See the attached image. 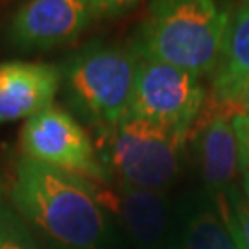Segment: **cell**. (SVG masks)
<instances>
[{
	"mask_svg": "<svg viewBox=\"0 0 249 249\" xmlns=\"http://www.w3.org/2000/svg\"><path fill=\"white\" fill-rule=\"evenodd\" d=\"M9 196L20 220L55 249H102L109 236V187L22 155Z\"/></svg>",
	"mask_w": 249,
	"mask_h": 249,
	"instance_id": "obj_1",
	"label": "cell"
},
{
	"mask_svg": "<svg viewBox=\"0 0 249 249\" xmlns=\"http://www.w3.org/2000/svg\"><path fill=\"white\" fill-rule=\"evenodd\" d=\"M231 15L216 0H151L135 37V53L213 78Z\"/></svg>",
	"mask_w": 249,
	"mask_h": 249,
	"instance_id": "obj_2",
	"label": "cell"
},
{
	"mask_svg": "<svg viewBox=\"0 0 249 249\" xmlns=\"http://www.w3.org/2000/svg\"><path fill=\"white\" fill-rule=\"evenodd\" d=\"M139 55L133 48L89 43L61 67V87L69 106L98 131L131 113Z\"/></svg>",
	"mask_w": 249,
	"mask_h": 249,
	"instance_id": "obj_3",
	"label": "cell"
},
{
	"mask_svg": "<svg viewBox=\"0 0 249 249\" xmlns=\"http://www.w3.org/2000/svg\"><path fill=\"white\" fill-rule=\"evenodd\" d=\"M187 139V131L127 116L100 131L98 155L115 187L166 192L179 178Z\"/></svg>",
	"mask_w": 249,
	"mask_h": 249,
	"instance_id": "obj_4",
	"label": "cell"
},
{
	"mask_svg": "<svg viewBox=\"0 0 249 249\" xmlns=\"http://www.w3.org/2000/svg\"><path fill=\"white\" fill-rule=\"evenodd\" d=\"M22 155L109 187V178L87 129L65 109L50 106L28 118L20 131Z\"/></svg>",
	"mask_w": 249,
	"mask_h": 249,
	"instance_id": "obj_5",
	"label": "cell"
},
{
	"mask_svg": "<svg viewBox=\"0 0 249 249\" xmlns=\"http://www.w3.org/2000/svg\"><path fill=\"white\" fill-rule=\"evenodd\" d=\"M205 100L207 89L196 74L168 63L139 57L129 116L190 135Z\"/></svg>",
	"mask_w": 249,
	"mask_h": 249,
	"instance_id": "obj_6",
	"label": "cell"
},
{
	"mask_svg": "<svg viewBox=\"0 0 249 249\" xmlns=\"http://www.w3.org/2000/svg\"><path fill=\"white\" fill-rule=\"evenodd\" d=\"M89 0H28L9 20L6 41L18 50L69 45L94 22Z\"/></svg>",
	"mask_w": 249,
	"mask_h": 249,
	"instance_id": "obj_7",
	"label": "cell"
},
{
	"mask_svg": "<svg viewBox=\"0 0 249 249\" xmlns=\"http://www.w3.org/2000/svg\"><path fill=\"white\" fill-rule=\"evenodd\" d=\"M61 69L48 63H0V124L32 118L53 106Z\"/></svg>",
	"mask_w": 249,
	"mask_h": 249,
	"instance_id": "obj_8",
	"label": "cell"
},
{
	"mask_svg": "<svg viewBox=\"0 0 249 249\" xmlns=\"http://www.w3.org/2000/svg\"><path fill=\"white\" fill-rule=\"evenodd\" d=\"M192 146L196 155L197 170L205 187L218 196L232 188L240 172L238 144L229 116L203 107L196 120Z\"/></svg>",
	"mask_w": 249,
	"mask_h": 249,
	"instance_id": "obj_9",
	"label": "cell"
},
{
	"mask_svg": "<svg viewBox=\"0 0 249 249\" xmlns=\"http://www.w3.org/2000/svg\"><path fill=\"white\" fill-rule=\"evenodd\" d=\"M111 209L122 218L125 231L142 249H159L170 227V199L164 190L115 187Z\"/></svg>",
	"mask_w": 249,
	"mask_h": 249,
	"instance_id": "obj_10",
	"label": "cell"
},
{
	"mask_svg": "<svg viewBox=\"0 0 249 249\" xmlns=\"http://www.w3.org/2000/svg\"><path fill=\"white\" fill-rule=\"evenodd\" d=\"M249 78V0L231 15L220 65L207 98L222 100Z\"/></svg>",
	"mask_w": 249,
	"mask_h": 249,
	"instance_id": "obj_11",
	"label": "cell"
},
{
	"mask_svg": "<svg viewBox=\"0 0 249 249\" xmlns=\"http://www.w3.org/2000/svg\"><path fill=\"white\" fill-rule=\"evenodd\" d=\"M176 249H238L220 211L203 203L192 205L176 234Z\"/></svg>",
	"mask_w": 249,
	"mask_h": 249,
	"instance_id": "obj_12",
	"label": "cell"
},
{
	"mask_svg": "<svg viewBox=\"0 0 249 249\" xmlns=\"http://www.w3.org/2000/svg\"><path fill=\"white\" fill-rule=\"evenodd\" d=\"M218 211L227 223L238 249H249V201L232 187L220 194Z\"/></svg>",
	"mask_w": 249,
	"mask_h": 249,
	"instance_id": "obj_13",
	"label": "cell"
},
{
	"mask_svg": "<svg viewBox=\"0 0 249 249\" xmlns=\"http://www.w3.org/2000/svg\"><path fill=\"white\" fill-rule=\"evenodd\" d=\"M0 249H39L26 223L9 211L0 213Z\"/></svg>",
	"mask_w": 249,
	"mask_h": 249,
	"instance_id": "obj_14",
	"label": "cell"
},
{
	"mask_svg": "<svg viewBox=\"0 0 249 249\" xmlns=\"http://www.w3.org/2000/svg\"><path fill=\"white\" fill-rule=\"evenodd\" d=\"M207 109H213L216 113L229 116H238V115H249V78L246 81H242L236 89L229 92L225 98L222 100H205Z\"/></svg>",
	"mask_w": 249,
	"mask_h": 249,
	"instance_id": "obj_15",
	"label": "cell"
},
{
	"mask_svg": "<svg viewBox=\"0 0 249 249\" xmlns=\"http://www.w3.org/2000/svg\"><path fill=\"white\" fill-rule=\"evenodd\" d=\"M96 17H122L133 11L142 0H89Z\"/></svg>",
	"mask_w": 249,
	"mask_h": 249,
	"instance_id": "obj_16",
	"label": "cell"
},
{
	"mask_svg": "<svg viewBox=\"0 0 249 249\" xmlns=\"http://www.w3.org/2000/svg\"><path fill=\"white\" fill-rule=\"evenodd\" d=\"M232 129L236 135L238 144V159H240V172L249 168V115L232 116Z\"/></svg>",
	"mask_w": 249,
	"mask_h": 249,
	"instance_id": "obj_17",
	"label": "cell"
},
{
	"mask_svg": "<svg viewBox=\"0 0 249 249\" xmlns=\"http://www.w3.org/2000/svg\"><path fill=\"white\" fill-rule=\"evenodd\" d=\"M242 188H244V194L246 199L249 201V168L244 170V178H242Z\"/></svg>",
	"mask_w": 249,
	"mask_h": 249,
	"instance_id": "obj_18",
	"label": "cell"
}]
</instances>
